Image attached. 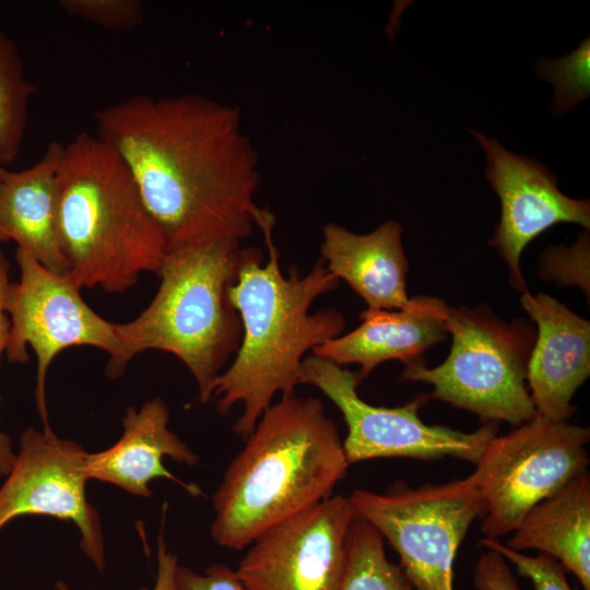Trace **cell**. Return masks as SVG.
Here are the masks:
<instances>
[{
    "label": "cell",
    "instance_id": "cell-20",
    "mask_svg": "<svg viewBox=\"0 0 590 590\" xmlns=\"http://www.w3.org/2000/svg\"><path fill=\"white\" fill-rule=\"evenodd\" d=\"M384 541L379 531L356 514L338 590H413L401 567L388 559Z\"/></svg>",
    "mask_w": 590,
    "mask_h": 590
},
{
    "label": "cell",
    "instance_id": "cell-19",
    "mask_svg": "<svg viewBox=\"0 0 590 590\" xmlns=\"http://www.w3.org/2000/svg\"><path fill=\"white\" fill-rule=\"evenodd\" d=\"M536 550L571 571L590 590V475L585 471L533 506L506 544Z\"/></svg>",
    "mask_w": 590,
    "mask_h": 590
},
{
    "label": "cell",
    "instance_id": "cell-23",
    "mask_svg": "<svg viewBox=\"0 0 590 590\" xmlns=\"http://www.w3.org/2000/svg\"><path fill=\"white\" fill-rule=\"evenodd\" d=\"M57 5L71 15L118 32L133 31L144 20L140 0H59Z\"/></svg>",
    "mask_w": 590,
    "mask_h": 590
},
{
    "label": "cell",
    "instance_id": "cell-22",
    "mask_svg": "<svg viewBox=\"0 0 590 590\" xmlns=\"http://www.w3.org/2000/svg\"><path fill=\"white\" fill-rule=\"evenodd\" d=\"M590 42L585 39L570 55L540 66V74L555 86L553 110L557 115L575 107L590 92Z\"/></svg>",
    "mask_w": 590,
    "mask_h": 590
},
{
    "label": "cell",
    "instance_id": "cell-6",
    "mask_svg": "<svg viewBox=\"0 0 590 590\" xmlns=\"http://www.w3.org/2000/svg\"><path fill=\"white\" fill-rule=\"evenodd\" d=\"M452 345L447 359L427 368L406 365L401 379L433 386L429 397L476 414L484 423L504 421L518 427L536 410L527 380L535 335L524 321L507 323L483 307L450 308L446 319Z\"/></svg>",
    "mask_w": 590,
    "mask_h": 590
},
{
    "label": "cell",
    "instance_id": "cell-9",
    "mask_svg": "<svg viewBox=\"0 0 590 590\" xmlns=\"http://www.w3.org/2000/svg\"><path fill=\"white\" fill-rule=\"evenodd\" d=\"M302 384L318 388L342 413L347 426L342 446L349 465L374 458L432 461L447 456L476 464L498 432L496 422L472 433L425 424L418 411L429 394H418L398 408L374 406L359 398L356 373L316 355L303 361Z\"/></svg>",
    "mask_w": 590,
    "mask_h": 590
},
{
    "label": "cell",
    "instance_id": "cell-18",
    "mask_svg": "<svg viewBox=\"0 0 590 590\" xmlns=\"http://www.w3.org/2000/svg\"><path fill=\"white\" fill-rule=\"evenodd\" d=\"M63 144H48L33 166L10 172L0 166V241L14 240L46 269L66 275L57 231V181Z\"/></svg>",
    "mask_w": 590,
    "mask_h": 590
},
{
    "label": "cell",
    "instance_id": "cell-15",
    "mask_svg": "<svg viewBox=\"0 0 590 590\" xmlns=\"http://www.w3.org/2000/svg\"><path fill=\"white\" fill-rule=\"evenodd\" d=\"M448 309L432 296H414L409 306L393 311L366 309L361 326L311 353L340 366L358 364L361 382L382 362L398 359L406 366L422 361L425 351L446 339Z\"/></svg>",
    "mask_w": 590,
    "mask_h": 590
},
{
    "label": "cell",
    "instance_id": "cell-10",
    "mask_svg": "<svg viewBox=\"0 0 590 590\" xmlns=\"http://www.w3.org/2000/svg\"><path fill=\"white\" fill-rule=\"evenodd\" d=\"M21 278L9 283L4 308L10 319L7 358L28 359L27 345L37 358L36 404L44 432L51 430L46 408L45 384L52 359L72 346H94L115 352V323L95 312L82 298L81 288L68 274L55 273L27 251L17 248Z\"/></svg>",
    "mask_w": 590,
    "mask_h": 590
},
{
    "label": "cell",
    "instance_id": "cell-7",
    "mask_svg": "<svg viewBox=\"0 0 590 590\" xmlns=\"http://www.w3.org/2000/svg\"><path fill=\"white\" fill-rule=\"evenodd\" d=\"M349 497L398 553L413 590H455L458 548L485 512L470 476L417 487L396 482L382 494L356 488Z\"/></svg>",
    "mask_w": 590,
    "mask_h": 590
},
{
    "label": "cell",
    "instance_id": "cell-13",
    "mask_svg": "<svg viewBox=\"0 0 590 590\" xmlns=\"http://www.w3.org/2000/svg\"><path fill=\"white\" fill-rule=\"evenodd\" d=\"M485 150V176L502 204L498 226L488 244L496 247L510 269L512 286L526 292L520 270L524 247L548 227L574 223L590 227L589 200H576L560 192L557 179L535 158L507 151L497 140L470 130Z\"/></svg>",
    "mask_w": 590,
    "mask_h": 590
},
{
    "label": "cell",
    "instance_id": "cell-28",
    "mask_svg": "<svg viewBox=\"0 0 590 590\" xmlns=\"http://www.w3.org/2000/svg\"><path fill=\"white\" fill-rule=\"evenodd\" d=\"M9 261L0 248V357L7 350L10 332V319L4 308L9 286ZM16 456L12 451L11 438L0 430V475H8Z\"/></svg>",
    "mask_w": 590,
    "mask_h": 590
},
{
    "label": "cell",
    "instance_id": "cell-4",
    "mask_svg": "<svg viewBox=\"0 0 590 590\" xmlns=\"http://www.w3.org/2000/svg\"><path fill=\"white\" fill-rule=\"evenodd\" d=\"M57 231L68 275L82 288L123 293L167 253L119 155L96 134L63 144L57 181Z\"/></svg>",
    "mask_w": 590,
    "mask_h": 590
},
{
    "label": "cell",
    "instance_id": "cell-1",
    "mask_svg": "<svg viewBox=\"0 0 590 590\" xmlns=\"http://www.w3.org/2000/svg\"><path fill=\"white\" fill-rule=\"evenodd\" d=\"M96 135L119 155L167 251L249 237L259 153L240 110L203 94L130 96L95 113Z\"/></svg>",
    "mask_w": 590,
    "mask_h": 590
},
{
    "label": "cell",
    "instance_id": "cell-17",
    "mask_svg": "<svg viewBox=\"0 0 590 590\" xmlns=\"http://www.w3.org/2000/svg\"><path fill=\"white\" fill-rule=\"evenodd\" d=\"M401 235L402 226L393 221L365 235L328 223L322 228L321 259L331 274L365 300L367 309H401L411 303Z\"/></svg>",
    "mask_w": 590,
    "mask_h": 590
},
{
    "label": "cell",
    "instance_id": "cell-25",
    "mask_svg": "<svg viewBox=\"0 0 590 590\" xmlns=\"http://www.w3.org/2000/svg\"><path fill=\"white\" fill-rule=\"evenodd\" d=\"M480 544L499 553L515 565L520 576L529 578L535 590H573L566 579L564 567L552 556L538 553L529 556L511 550L496 539L483 538Z\"/></svg>",
    "mask_w": 590,
    "mask_h": 590
},
{
    "label": "cell",
    "instance_id": "cell-5",
    "mask_svg": "<svg viewBox=\"0 0 590 590\" xmlns=\"http://www.w3.org/2000/svg\"><path fill=\"white\" fill-rule=\"evenodd\" d=\"M243 252L235 239L167 251L150 305L132 321L115 323L117 346L109 356L107 376L120 377L143 351H164L186 365L198 385L200 402H209L214 379L241 340L240 317L227 292Z\"/></svg>",
    "mask_w": 590,
    "mask_h": 590
},
{
    "label": "cell",
    "instance_id": "cell-24",
    "mask_svg": "<svg viewBox=\"0 0 590 590\" xmlns=\"http://www.w3.org/2000/svg\"><path fill=\"white\" fill-rule=\"evenodd\" d=\"M541 278L558 285H578L589 295V232L570 247H552L540 258Z\"/></svg>",
    "mask_w": 590,
    "mask_h": 590
},
{
    "label": "cell",
    "instance_id": "cell-8",
    "mask_svg": "<svg viewBox=\"0 0 590 590\" xmlns=\"http://www.w3.org/2000/svg\"><path fill=\"white\" fill-rule=\"evenodd\" d=\"M589 440L588 427L538 414L493 437L469 475L485 505L484 538L514 532L533 506L587 471Z\"/></svg>",
    "mask_w": 590,
    "mask_h": 590
},
{
    "label": "cell",
    "instance_id": "cell-26",
    "mask_svg": "<svg viewBox=\"0 0 590 590\" xmlns=\"http://www.w3.org/2000/svg\"><path fill=\"white\" fill-rule=\"evenodd\" d=\"M175 590H248L236 570L224 564H213L202 575L189 567L177 566Z\"/></svg>",
    "mask_w": 590,
    "mask_h": 590
},
{
    "label": "cell",
    "instance_id": "cell-29",
    "mask_svg": "<svg viewBox=\"0 0 590 590\" xmlns=\"http://www.w3.org/2000/svg\"><path fill=\"white\" fill-rule=\"evenodd\" d=\"M178 566L177 557L169 552L164 540V533L161 531L157 539V574L154 588L152 590H175V575ZM55 590H70L68 585L58 580ZM140 590H149L141 588Z\"/></svg>",
    "mask_w": 590,
    "mask_h": 590
},
{
    "label": "cell",
    "instance_id": "cell-3",
    "mask_svg": "<svg viewBox=\"0 0 590 590\" xmlns=\"http://www.w3.org/2000/svg\"><path fill=\"white\" fill-rule=\"evenodd\" d=\"M245 441L212 496L211 536L235 551L331 496L350 467L337 426L317 398L281 397Z\"/></svg>",
    "mask_w": 590,
    "mask_h": 590
},
{
    "label": "cell",
    "instance_id": "cell-16",
    "mask_svg": "<svg viewBox=\"0 0 590 590\" xmlns=\"http://www.w3.org/2000/svg\"><path fill=\"white\" fill-rule=\"evenodd\" d=\"M168 420V406L160 398L145 401L140 409L128 408L122 417L121 438L104 451L87 453L88 480L111 483L132 495L150 497L153 492L149 483L165 477L192 496L203 495L199 486L178 480L163 465L164 456L190 467L199 461V456L167 427Z\"/></svg>",
    "mask_w": 590,
    "mask_h": 590
},
{
    "label": "cell",
    "instance_id": "cell-2",
    "mask_svg": "<svg viewBox=\"0 0 590 590\" xmlns=\"http://www.w3.org/2000/svg\"><path fill=\"white\" fill-rule=\"evenodd\" d=\"M274 216L268 210L257 226L269 250L244 247L228 299L241 321V340L232 365L213 381L216 411L226 416L234 405L243 412L233 432L246 440L273 398L295 393L302 385L305 354L341 335L344 317L337 309L309 314L321 295L338 286L320 258L306 275L292 266L287 275L280 267V255L272 240Z\"/></svg>",
    "mask_w": 590,
    "mask_h": 590
},
{
    "label": "cell",
    "instance_id": "cell-14",
    "mask_svg": "<svg viewBox=\"0 0 590 590\" xmlns=\"http://www.w3.org/2000/svg\"><path fill=\"white\" fill-rule=\"evenodd\" d=\"M538 326L527 381L536 414L566 422L575 412L574 393L590 375V322L546 294L521 296Z\"/></svg>",
    "mask_w": 590,
    "mask_h": 590
},
{
    "label": "cell",
    "instance_id": "cell-11",
    "mask_svg": "<svg viewBox=\"0 0 590 590\" xmlns=\"http://www.w3.org/2000/svg\"><path fill=\"white\" fill-rule=\"evenodd\" d=\"M355 516L350 497L331 495L258 536L236 573L248 590H338Z\"/></svg>",
    "mask_w": 590,
    "mask_h": 590
},
{
    "label": "cell",
    "instance_id": "cell-27",
    "mask_svg": "<svg viewBox=\"0 0 590 590\" xmlns=\"http://www.w3.org/2000/svg\"><path fill=\"white\" fill-rule=\"evenodd\" d=\"M473 585L477 590H521L507 560L489 548L474 564Z\"/></svg>",
    "mask_w": 590,
    "mask_h": 590
},
{
    "label": "cell",
    "instance_id": "cell-21",
    "mask_svg": "<svg viewBox=\"0 0 590 590\" xmlns=\"http://www.w3.org/2000/svg\"><path fill=\"white\" fill-rule=\"evenodd\" d=\"M36 87L24 75L15 43L0 32V166L16 160L24 138L27 108Z\"/></svg>",
    "mask_w": 590,
    "mask_h": 590
},
{
    "label": "cell",
    "instance_id": "cell-12",
    "mask_svg": "<svg viewBox=\"0 0 590 590\" xmlns=\"http://www.w3.org/2000/svg\"><path fill=\"white\" fill-rule=\"evenodd\" d=\"M87 452L52 430L27 427L20 452L0 488V530L21 516H50L75 523L81 550L103 570L104 536L97 510L85 495Z\"/></svg>",
    "mask_w": 590,
    "mask_h": 590
}]
</instances>
